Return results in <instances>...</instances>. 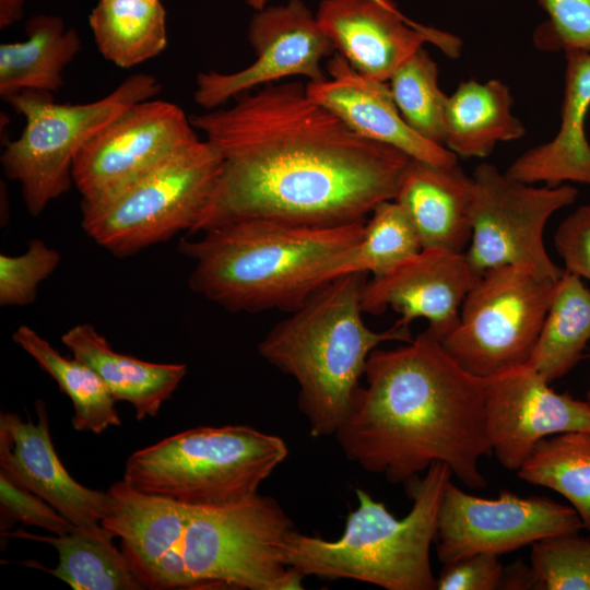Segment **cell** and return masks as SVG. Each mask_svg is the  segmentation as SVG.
Returning <instances> with one entry per match:
<instances>
[{
  "mask_svg": "<svg viewBox=\"0 0 590 590\" xmlns=\"http://www.w3.org/2000/svg\"><path fill=\"white\" fill-rule=\"evenodd\" d=\"M26 0H0V28L3 30L17 22L24 12Z\"/></svg>",
  "mask_w": 590,
  "mask_h": 590,
  "instance_id": "40",
  "label": "cell"
},
{
  "mask_svg": "<svg viewBox=\"0 0 590 590\" xmlns=\"http://www.w3.org/2000/svg\"><path fill=\"white\" fill-rule=\"evenodd\" d=\"M367 274L337 278L272 327L260 355L298 385L297 404L309 434L334 435L345 420L370 353L390 341L409 342L410 328L366 326L361 306Z\"/></svg>",
  "mask_w": 590,
  "mask_h": 590,
  "instance_id": "4",
  "label": "cell"
},
{
  "mask_svg": "<svg viewBox=\"0 0 590 590\" xmlns=\"http://www.w3.org/2000/svg\"><path fill=\"white\" fill-rule=\"evenodd\" d=\"M13 341L49 374L73 405L72 427L102 434L121 424L116 399L98 374L76 357H66L27 326H20Z\"/></svg>",
  "mask_w": 590,
  "mask_h": 590,
  "instance_id": "30",
  "label": "cell"
},
{
  "mask_svg": "<svg viewBox=\"0 0 590 590\" xmlns=\"http://www.w3.org/2000/svg\"><path fill=\"white\" fill-rule=\"evenodd\" d=\"M565 93L556 135L517 157L506 175L524 184L590 185V144L585 122L590 108V52L565 50Z\"/></svg>",
  "mask_w": 590,
  "mask_h": 590,
  "instance_id": "22",
  "label": "cell"
},
{
  "mask_svg": "<svg viewBox=\"0 0 590 590\" xmlns=\"http://www.w3.org/2000/svg\"><path fill=\"white\" fill-rule=\"evenodd\" d=\"M514 98L500 80H469L448 96L445 146L463 158L486 157L498 142L524 135L523 123L511 114Z\"/></svg>",
  "mask_w": 590,
  "mask_h": 590,
  "instance_id": "24",
  "label": "cell"
},
{
  "mask_svg": "<svg viewBox=\"0 0 590 590\" xmlns=\"http://www.w3.org/2000/svg\"><path fill=\"white\" fill-rule=\"evenodd\" d=\"M25 31L24 42L0 45V96L5 102L23 91L58 92L63 70L81 49L78 32L60 16L34 15Z\"/></svg>",
  "mask_w": 590,
  "mask_h": 590,
  "instance_id": "25",
  "label": "cell"
},
{
  "mask_svg": "<svg viewBox=\"0 0 590 590\" xmlns=\"http://www.w3.org/2000/svg\"><path fill=\"white\" fill-rule=\"evenodd\" d=\"M291 530L280 504L259 493L223 506L189 505L182 557L191 588L302 589L304 578L283 557Z\"/></svg>",
  "mask_w": 590,
  "mask_h": 590,
  "instance_id": "9",
  "label": "cell"
},
{
  "mask_svg": "<svg viewBox=\"0 0 590 590\" xmlns=\"http://www.w3.org/2000/svg\"><path fill=\"white\" fill-rule=\"evenodd\" d=\"M50 544L58 565L47 573L74 590L145 589L123 553L114 545L115 535L103 524L94 529L76 527L64 535H36L24 530L10 534Z\"/></svg>",
  "mask_w": 590,
  "mask_h": 590,
  "instance_id": "26",
  "label": "cell"
},
{
  "mask_svg": "<svg viewBox=\"0 0 590 590\" xmlns=\"http://www.w3.org/2000/svg\"><path fill=\"white\" fill-rule=\"evenodd\" d=\"M587 401L590 403V387H589V390H588V393H587Z\"/></svg>",
  "mask_w": 590,
  "mask_h": 590,
  "instance_id": "42",
  "label": "cell"
},
{
  "mask_svg": "<svg viewBox=\"0 0 590 590\" xmlns=\"http://www.w3.org/2000/svg\"><path fill=\"white\" fill-rule=\"evenodd\" d=\"M287 455L280 436L251 426H201L133 452L123 480L188 505L223 506L258 494Z\"/></svg>",
  "mask_w": 590,
  "mask_h": 590,
  "instance_id": "6",
  "label": "cell"
},
{
  "mask_svg": "<svg viewBox=\"0 0 590 590\" xmlns=\"http://www.w3.org/2000/svg\"><path fill=\"white\" fill-rule=\"evenodd\" d=\"M481 275L464 252L423 248L386 274L363 286L364 312L380 315L388 308L400 315L397 324L410 328L418 318L438 339L457 324L462 303Z\"/></svg>",
  "mask_w": 590,
  "mask_h": 590,
  "instance_id": "17",
  "label": "cell"
},
{
  "mask_svg": "<svg viewBox=\"0 0 590 590\" xmlns=\"http://www.w3.org/2000/svg\"><path fill=\"white\" fill-rule=\"evenodd\" d=\"M554 245L564 270L590 282V204L578 206L560 222Z\"/></svg>",
  "mask_w": 590,
  "mask_h": 590,
  "instance_id": "38",
  "label": "cell"
},
{
  "mask_svg": "<svg viewBox=\"0 0 590 590\" xmlns=\"http://www.w3.org/2000/svg\"><path fill=\"white\" fill-rule=\"evenodd\" d=\"M196 139L190 117L176 104L151 98L130 105L75 156L72 180L81 202L113 194Z\"/></svg>",
  "mask_w": 590,
  "mask_h": 590,
  "instance_id": "13",
  "label": "cell"
},
{
  "mask_svg": "<svg viewBox=\"0 0 590 590\" xmlns=\"http://www.w3.org/2000/svg\"><path fill=\"white\" fill-rule=\"evenodd\" d=\"M235 98L190 117L222 157L190 234L246 220L340 226L394 199L411 157L361 137L303 84L270 83Z\"/></svg>",
  "mask_w": 590,
  "mask_h": 590,
  "instance_id": "1",
  "label": "cell"
},
{
  "mask_svg": "<svg viewBox=\"0 0 590 590\" xmlns=\"http://www.w3.org/2000/svg\"><path fill=\"white\" fill-rule=\"evenodd\" d=\"M499 589L535 590L534 577L530 565L518 559L507 567H504Z\"/></svg>",
  "mask_w": 590,
  "mask_h": 590,
  "instance_id": "39",
  "label": "cell"
},
{
  "mask_svg": "<svg viewBox=\"0 0 590 590\" xmlns=\"http://www.w3.org/2000/svg\"><path fill=\"white\" fill-rule=\"evenodd\" d=\"M557 281L511 266L486 270L467 294L456 327L440 340L444 347L483 379L527 365Z\"/></svg>",
  "mask_w": 590,
  "mask_h": 590,
  "instance_id": "10",
  "label": "cell"
},
{
  "mask_svg": "<svg viewBox=\"0 0 590 590\" xmlns=\"http://www.w3.org/2000/svg\"><path fill=\"white\" fill-rule=\"evenodd\" d=\"M152 1H161V0H152Z\"/></svg>",
  "mask_w": 590,
  "mask_h": 590,
  "instance_id": "43",
  "label": "cell"
},
{
  "mask_svg": "<svg viewBox=\"0 0 590 590\" xmlns=\"http://www.w3.org/2000/svg\"><path fill=\"white\" fill-rule=\"evenodd\" d=\"M517 475L565 497L590 532V432L562 433L540 440Z\"/></svg>",
  "mask_w": 590,
  "mask_h": 590,
  "instance_id": "31",
  "label": "cell"
},
{
  "mask_svg": "<svg viewBox=\"0 0 590 590\" xmlns=\"http://www.w3.org/2000/svg\"><path fill=\"white\" fill-rule=\"evenodd\" d=\"M61 341L74 357L98 374L116 401L133 406L139 421L155 416L187 373L185 364L150 363L115 352L90 323L72 327Z\"/></svg>",
  "mask_w": 590,
  "mask_h": 590,
  "instance_id": "23",
  "label": "cell"
},
{
  "mask_svg": "<svg viewBox=\"0 0 590 590\" xmlns=\"http://www.w3.org/2000/svg\"><path fill=\"white\" fill-rule=\"evenodd\" d=\"M531 547L535 590H590V536L555 535Z\"/></svg>",
  "mask_w": 590,
  "mask_h": 590,
  "instance_id": "33",
  "label": "cell"
},
{
  "mask_svg": "<svg viewBox=\"0 0 590 590\" xmlns=\"http://www.w3.org/2000/svg\"><path fill=\"white\" fill-rule=\"evenodd\" d=\"M365 222L321 227L246 220L182 238L178 250L194 262L189 287L226 310L293 311L316 291L327 263L362 237Z\"/></svg>",
  "mask_w": 590,
  "mask_h": 590,
  "instance_id": "3",
  "label": "cell"
},
{
  "mask_svg": "<svg viewBox=\"0 0 590 590\" xmlns=\"http://www.w3.org/2000/svg\"><path fill=\"white\" fill-rule=\"evenodd\" d=\"M484 410L493 455L510 471L546 437L590 432V403L554 391L528 364L485 379Z\"/></svg>",
  "mask_w": 590,
  "mask_h": 590,
  "instance_id": "15",
  "label": "cell"
},
{
  "mask_svg": "<svg viewBox=\"0 0 590 590\" xmlns=\"http://www.w3.org/2000/svg\"><path fill=\"white\" fill-rule=\"evenodd\" d=\"M583 529L577 511L544 496L468 494L451 481L439 507L436 551L442 564L477 553L502 555Z\"/></svg>",
  "mask_w": 590,
  "mask_h": 590,
  "instance_id": "12",
  "label": "cell"
},
{
  "mask_svg": "<svg viewBox=\"0 0 590 590\" xmlns=\"http://www.w3.org/2000/svg\"><path fill=\"white\" fill-rule=\"evenodd\" d=\"M317 21L334 49L353 69L387 82L425 43L450 58L460 55L459 37L411 21L394 4L375 0H322Z\"/></svg>",
  "mask_w": 590,
  "mask_h": 590,
  "instance_id": "16",
  "label": "cell"
},
{
  "mask_svg": "<svg viewBox=\"0 0 590 590\" xmlns=\"http://www.w3.org/2000/svg\"><path fill=\"white\" fill-rule=\"evenodd\" d=\"M60 255L42 239L30 241L21 256H0V305L23 306L34 302L38 284L58 267Z\"/></svg>",
  "mask_w": 590,
  "mask_h": 590,
  "instance_id": "34",
  "label": "cell"
},
{
  "mask_svg": "<svg viewBox=\"0 0 590 590\" xmlns=\"http://www.w3.org/2000/svg\"><path fill=\"white\" fill-rule=\"evenodd\" d=\"M379 3H382V4H394V2L392 0H375Z\"/></svg>",
  "mask_w": 590,
  "mask_h": 590,
  "instance_id": "41",
  "label": "cell"
},
{
  "mask_svg": "<svg viewBox=\"0 0 590 590\" xmlns=\"http://www.w3.org/2000/svg\"><path fill=\"white\" fill-rule=\"evenodd\" d=\"M473 179L457 164L440 166L411 158L394 197L411 220L423 248L464 252L472 235Z\"/></svg>",
  "mask_w": 590,
  "mask_h": 590,
  "instance_id": "21",
  "label": "cell"
},
{
  "mask_svg": "<svg viewBox=\"0 0 590 590\" xmlns=\"http://www.w3.org/2000/svg\"><path fill=\"white\" fill-rule=\"evenodd\" d=\"M472 235L468 261L480 275L511 266L557 281L564 269L548 257L544 228L558 210L573 204L578 190L568 184L534 187L483 163L472 176Z\"/></svg>",
  "mask_w": 590,
  "mask_h": 590,
  "instance_id": "11",
  "label": "cell"
},
{
  "mask_svg": "<svg viewBox=\"0 0 590 590\" xmlns=\"http://www.w3.org/2000/svg\"><path fill=\"white\" fill-rule=\"evenodd\" d=\"M504 565L498 555L477 553L461 557L444 567L436 577L437 590L499 589Z\"/></svg>",
  "mask_w": 590,
  "mask_h": 590,
  "instance_id": "37",
  "label": "cell"
},
{
  "mask_svg": "<svg viewBox=\"0 0 590 590\" xmlns=\"http://www.w3.org/2000/svg\"><path fill=\"white\" fill-rule=\"evenodd\" d=\"M329 79L309 82L307 95L340 117L361 137L399 149L411 158L440 166L457 155L414 131L402 118L386 82L366 76L340 54L328 62Z\"/></svg>",
  "mask_w": 590,
  "mask_h": 590,
  "instance_id": "20",
  "label": "cell"
},
{
  "mask_svg": "<svg viewBox=\"0 0 590 590\" xmlns=\"http://www.w3.org/2000/svg\"><path fill=\"white\" fill-rule=\"evenodd\" d=\"M248 40L256 60L233 73L199 72L194 102L206 110L216 109L233 97L291 75H304L309 82L327 79L323 58L334 47L302 0L259 10L251 19Z\"/></svg>",
  "mask_w": 590,
  "mask_h": 590,
  "instance_id": "14",
  "label": "cell"
},
{
  "mask_svg": "<svg viewBox=\"0 0 590 590\" xmlns=\"http://www.w3.org/2000/svg\"><path fill=\"white\" fill-rule=\"evenodd\" d=\"M222 164L208 140L174 151L128 185L94 202H81L82 227L95 243L126 257L189 234L201 216Z\"/></svg>",
  "mask_w": 590,
  "mask_h": 590,
  "instance_id": "7",
  "label": "cell"
},
{
  "mask_svg": "<svg viewBox=\"0 0 590 590\" xmlns=\"http://www.w3.org/2000/svg\"><path fill=\"white\" fill-rule=\"evenodd\" d=\"M590 342V288L564 270L528 365L550 384L570 371Z\"/></svg>",
  "mask_w": 590,
  "mask_h": 590,
  "instance_id": "27",
  "label": "cell"
},
{
  "mask_svg": "<svg viewBox=\"0 0 590 590\" xmlns=\"http://www.w3.org/2000/svg\"><path fill=\"white\" fill-rule=\"evenodd\" d=\"M37 423L13 412L0 415V467L13 483L38 495L80 528L102 524L109 507L107 492L76 482L61 463L50 437L46 405L35 403Z\"/></svg>",
  "mask_w": 590,
  "mask_h": 590,
  "instance_id": "19",
  "label": "cell"
},
{
  "mask_svg": "<svg viewBox=\"0 0 590 590\" xmlns=\"http://www.w3.org/2000/svg\"><path fill=\"white\" fill-rule=\"evenodd\" d=\"M0 510L2 517L33 526L56 535L71 532L75 524L38 495L13 483L0 472Z\"/></svg>",
  "mask_w": 590,
  "mask_h": 590,
  "instance_id": "36",
  "label": "cell"
},
{
  "mask_svg": "<svg viewBox=\"0 0 590 590\" xmlns=\"http://www.w3.org/2000/svg\"><path fill=\"white\" fill-rule=\"evenodd\" d=\"M450 468L433 463L422 477L405 484L413 505L399 519L381 502L357 488L358 506L337 540L291 530L282 544L285 564L303 578L353 579L387 590H434L430 565L439 507Z\"/></svg>",
  "mask_w": 590,
  "mask_h": 590,
  "instance_id": "5",
  "label": "cell"
},
{
  "mask_svg": "<svg viewBox=\"0 0 590 590\" xmlns=\"http://www.w3.org/2000/svg\"><path fill=\"white\" fill-rule=\"evenodd\" d=\"M335 434L351 461L390 483L447 464L470 488L487 485L479 463L493 455L484 381L464 370L428 330L394 349H375Z\"/></svg>",
  "mask_w": 590,
  "mask_h": 590,
  "instance_id": "2",
  "label": "cell"
},
{
  "mask_svg": "<svg viewBox=\"0 0 590 590\" xmlns=\"http://www.w3.org/2000/svg\"><path fill=\"white\" fill-rule=\"evenodd\" d=\"M88 22L99 52L120 68L154 58L167 45L166 12L161 1L98 0Z\"/></svg>",
  "mask_w": 590,
  "mask_h": 590,
  "instance_id": "28",
  "label": "cell"
},
{
  "mask_svg": "<svg viewBox=\"0 0 590 590\" xmlns=\"http://www.w3.org/2000/svg\"><path fill=\"white\" fill-rule=\"evenodd\" d=\"M102 524L121 540V552L145 589H191L182 557L189 505L132 488L125 480L107 491Z\"/></svg>",
  "mask_w": 590,
  "mask_h": 590,
  "instance_id": "18",
  "label": "cell"
},
{
  "mask_svg": "<svg viewBox=\"0 0 590 590\" xmlns=\"http://www.w3.org/2000/svg\"><path fill=\"white\" fill-rule=\"evenodd\" d=\"M548 15L534 34L542 49L590 52V0H538Z\"/></svg>",
  "mask_w": 590,
  "mask_h": 590,
  "instance_id": "35",
  "label": "cell"
},
{
  "mask_svg": "<svg viewBox=\"0 0 590 590\" xmlns=\"http://www.w3.org/2000/svg\"><path fill=\"white\" fill-rule=\"evenodd\" d=\"M160 90L155 76L137 73L105 97L84 104H59L51 94L36 91L11 96L7 102L26 122L20 137L5 144L0 161L4 175L20 184L30 214H40L70 189L73 161L97 131Z\"/></svg>",
  "mask_w": 590,
  "mask_h": 590,
  "instance_id": "8",
  "label": "cell"
},
{
  "mask_svg": "<svg viewBox=\"0 0 590 590\" xmlns=\"http://www.w3.org/2000/svg\"><path fill=\"white\" fill-rule=\"evenodd\" d=\"M370 215L362 237L321 270L316 290L342 275L371 273L380 276L423 249L411 220L394 200L379 203Z\"/></svg>",
  "mask_w": 590,
  "mask_h": 590,
  "instance_id": "29",
  "label": "cell"
},
{
  "mask_svg": "<svg viewBox=\"0 0 590 590\" xmlns=\"http://www.w3.org/2000/svg\"><path fill=\"white\" fill-rule=\"evenodd\" d=\"M393 101L405 122L423 138L445 146L448 96L438 85V67L422 47L390 78Z\"/></svg>",
  "mask_w": 590,
  "mask_h": 590,
  "instance_id": "32",
  "label": "cell"
}]
</instances>
